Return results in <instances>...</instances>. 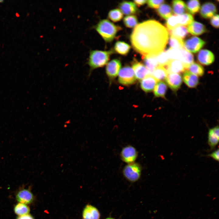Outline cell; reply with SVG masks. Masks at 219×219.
Instances as JSON below:
<instances>
[{"label":"cell","mask_w":219,"mask_h":219,"mask_svg":"<svg viewBox=\"0 0 219 219\" xmlns=\"http://www.w3.org/2000/svg\"><path fill=\"white\" fill-rule=\"evenodd\" d=\"M169 35L167 29L159 22L148 20L135 26L130 40L134 49L142 56L157 55L164 50Z\"/></svg>","instance_id":"cell-1"},{"label":"cell","mask_w":219,"mask_h":219,"mask_svg":"<svg viewBox=\"0 0 219 219\" xmlns=\"http://www.w3.org/2000/svg\"><path fill=\"white\" fill-rule=\"evenodd\" d=\"M93 27L106 42L112 41L117 33L122 29L106 19L100 20Z\"/></svg>","instance_id":"cell-2"},{"label":"cell","mask_w":219,"mask_h":219,"mask_svg":"<svg viewBox=\"0 0 219 219\" xmlns=\"http://www.w3.org/2000/svg\"><path fill=\"white\" fill-rule=\"evenodd\" d=\"M113 53V51L112 50H90L87 61V64L90 67V71L104 66L107 63L110 55Z\"/></svg>","instance_id":"cell-3"},{"label":"cell","mask_w":219,"mask_h":219,"mask_svg":"<svg viewBox=\"0 0 219 219\" xmlns=\"http://www.w3.org/2000/svg\"><path fill=\"white\" fill-rule=\"evenodd\" d=\"M142 169L140 163L134 162L126 165L123 169L122 173L126 179L130 182H134L140 179Z\"/></svg>","instance_id":"cell-4"},{"label":"cell","mask_w":219,"mask_h":219,"mask_svg":"<svg viewBox=\"0 0 219 219\" xmlns=\"http://www.w3.org/2000/svg\"><path fill=\"white\" fill-rule=\"evenodd\" d=\"M118 74L119 82L123 85L132 84L136 81L134 71L129 66H126L120 69Z\"/></svg>","instance_id":"cell-5"},{"label":"cell","mask_w":219,"mask_h":219,"mask_svg":"<svg viewBox=\"0 0 219 219\" xmlns=\"http://www.w3.org/2000/svg\"><path fill=\"white\" fill-rule=\"evenodd\" d=\"M138 156V152L133 146L128 145L122 149L120 154L121 160L127 164L135 162Z\"/></svg>","instance_id":"cell-6"},{"label":"cell","mask_w":219,"mask_h":219,"mask_svg":"<svg viewBox=\"0 0 219 219\" xmlns=\"http://www.w3.org/2000/svg\"><path fill=\"white\" fill-rule=\"evenodd\" d=\"M205 43L204 41L199 38L194 36L185 41L184 47L188 52L194 53L199 51Z\"/></svg>","instance_id":"cell-7"},{"label":"cell","mask_w":219,"mask_h":219,"mask_svg":"<svg viewBox=\"0 0 219 219\" xmlns=\"http://www.w3.org/2000/svg\"><path fill=\"white\" fill-rule=\"evenodd\" d=\"M165 80L168 86L174 92L179 88L182 82L181 75L178 73H168Z\"/></svg>","instance_id":"cell-8"},{"label":"cell","mask_w":219,"mask_h":219,"mask_svg":"<svg viewBox=\"0 0 219 219\" xmlns=\"http://www.w3.org/2000/svg\"><path fill=\"white\" fill-rule=\"evenodd\" d=\"M132 68L136 78L141 80L151 73L142 63L134 59L132 64Z\"/></svg>","instance_id":"cell-9"},{"label":"cell","mask_w":219,"mask_h":219,"mask_svg":"<svg viewBox=\"0 0 219 219\" xmlns=\"http://www.w3.org/2000/svg\"><path fill=\"white\" fill-rule=\"evenodd\" d=\"M16 198L19 203L26 204H30L34 200L32 193L29 189H22L18 191Z\"/></svg>","instance_id":"cell-10"},{"label":"cell","mask_w":219,"mask_h":219,"mask_svg":"<svg viewBox=\"0 0 219 219\" xmlns=\"http://www.w3.org/2000/svg\"><path fill=\"white\" fill-rule=\"evenodd\" d=\"M121 67V63L118 59H114L108 62L106 67L107 75L110 78H113L118 75Z\"/></svg>","instance_id":"cell-11"},{"label":"cell","mask_w":219,"mask_h":219,"mask_svg":"<svg viewBox=\"0 0 219 219\" xmlns=\"http://www.w3.org/2000/svg\"><path fill=\"white\" fill-rule=\"evenodd\" d=\"M219 132L218 125L209 129L208 133L207 143L210 148L209 151L213 150L218 144Z\"/></svg>","instance_id":"cell-12"},{"label":"cell","mask_w":219,"mask_h":219,"mask_svg":"<svg viewBox=\"0 0 219 219\" xmlns=\"http://www.w3.org/2000/svg\"><path fill=\"white\" fill-rule=\"evenodd\" d=\"M158 82L151 74H149L141 80V88L145 92H151L154 89Z\"/></svg>","instance_id":"cell-13"},{"label":"cell","mask_w":219,"mask_h":219,"mask_svg":"<svg viewBox=\"0 0 219 219\" xmlns=\"http://www.w3.org/2000/svg\"><path fill=\"white\" fill-rule=\"evenodd\" d=\"M197 59L201 64L208 65L212 63L214 60V56L213 53L207 50H202L198 53Z\"/></svg>","instance_id":"cell-14"},{"label":"cell","mask_w":219,"mask_h":219,"mask_svg":"<svg viewBox=\"0 0 219 219\" xmlns=\"http://www.w3.org/2000/svg\"><path fill=\"white\" fill-rule=\"evenodd\" d=\"M168 73H178L185 71V68L182 62L179 60H173L169 61L168 64L164 66Z\"/></svg>","instance_id":"cell-15"},{"label":"cell","mask_w":219,"mask_h":219,"mask_svg":"<svg viewBox=\"0 0 219 219\" xmlns=\"http://www.w3.org/2000/svg\"><path fill=\"white\" fill-rule=\"evenodd\" d=\"M216 12L217 9L215 5L212 3L207 2L201 6L200 13L203 18L208 19L213 17Z\"/></svg>","instance_id":"cell-16"},{"label":"cell","mask_w":219,"mask_h":219,"mask_svg":"<svg viewBox=\"0 0 219 219\" xmlns=\"http://www.w3.org/2000/svg\"><path fill=\"white\" fill-rule=\"evenodd\" d=\"M82 217L83 219H99L100 214L95 207L87 205L83 210Z\"/></svg>","instance_id":"cell-17"},{"label":"cell","mask_w":219,"mask_h":219,"mask_svg":"<svg viewBox=\"0 0 219 219\" xmlns=\"http://www.w3.org/2000/svg\"><path fill=\"white\" fill-rule=\"evenodd\" d=\"M119 7L122 13L130 15L135 13L137 9L135 4L130 1H123L120 3Z\"/></svg>","instance_id":"cell-18"},{"label":"cell","mask_w":219,"mask_h":219,"mask_svg":"<svg viewBox=\"0 0 219 219\" xmlns=\"http://www.w3.org/2000/svg\"><path fill=\"white\" fill-rule=\"evenodd\" d=\"M183 79L186 85L189 88H195L199 83L198 76L188 71H186L184 72Z\"/></svg>","instance_id":"cell-19"},{"label":"cell","mask_w":219,"mask_h":219,"mask_svg":"<svg viewBox=\"0 0 219 219\" xmlns=\"http://www.w3.org/2000/svg\"><path fill=\"white\" fill-rule=\"evenodd\" d=\"M187 30L188 32L193 35H201L207 31L204 25L195 21H193L188 26Z\"/></svg>","instance_id":"cell-20"},{"label":"cell","mask_w":219,"mask_h":219,"mask_svg":"<svg viewBox=\"0 0 219 219\" xmlns=\"http://www.w3.org/2000/svg\"><path fill=\"white\" fill-rule=\"evenodd\" d=\"M180 50L181 56L179 60L182 64L185 70H186L189 66L193 62V56L184 48Z\"/></svg>","instance_id":"cell-21"},{"label":"cell","mask_w":219,"mask_h":219,"mask_svg":"<svg viewBox=\"0 0 219 219\" xmlns=\"http://www.w3.org/2000/svg\"><path fill=\"white\" fill-rule=\"evenodd\" d=\"M145 66L151 73L158 65L156 58V55H148L142 56Z\"/></svg>","instance_id":"cell-22"},{"label":"cell","mask_w":219,"mask_h":219,"mask_svg":"<svg viewBox=\"0 0 219 219\" xmlns=\"http://www.w3.org/2000/svg\"><path fill=\"white\" fill-rule=\"evenodd\" d=\"M170 36H173L183 40L187 36L188 33L186 26L179 25L174 28L168 30Z\"/></svg>","instance_id":"cell-23"},{"label":"cell","mask_w":219,"mask_h":219,"mask_svg":"<svg viewBox=\"0 0 219 219\" xmlns=\"http://www.w3.org/2000/svg\"><path fill=\"white\" fill-rule=\"evenodd\" d=\"M131 47L127 43L123 41H118L114 45V49L118 54L126 56L129 52Z\"/></svg>","instance_id":"cell-24"},{"label":"cell","mask_w":219,"mask_h":219,"mask_svg":"<svg viewBox=\"0 0 219 219\" xmlns=\"http://www.w3.org/2000/svg\"><path fill=\"white\" fill-rule=\"evenodd\" d=\"M151 73L158 81H161L165 79L168 73L164 66L158 65Z\"/></svg>","instance_id":"cell-25"},{"label":"cell","mask_w":219,"mask_h":219,"mask_svg":"<svg viewBox=\"0 0 219 219\" xmlns=\"http://www.w3.org/2000/svg\"><path fill=\"white\" fill-rule=\"evenodd\" d=\"M167 90L166 84L162 81H158L154 89V93L156 97L165 98V95Z\"/></svg>","instance_id":"cell-26"},{"label":"cell","mask_w":219,"mask_h":219,"mask_svg":"<svg viewBox=\"0 0 219 219\" xmlns=\"http://www.w3.org/2000/svg\"><path fill=\"white\" fill-rule=\"evenodd\" d=\"M172 7L174 13L178 15L184 14L187 10L185 4L181 0H175L172 1Z\"/></svg>","instance_id":"cell-27"},{"label":"cell","mask_w":219,"mask_h":219,"mask_svg":"<svg viewBox=\"0 0 219 219\" xmlns=\"http://www.w3.org/2000/svg\"><path fill=\"white\" fill-rule=\"evenodd\" d=\"M157 12L161 17L165 19L170 17L172 14L171 8L166 4L160 5L157 9Z\"/></svg>","instance_id":"cell-28"},{"label":"cell","mask_w":219,"mask_h":219,"mask_svg":"<svg viewBox=\"0 0 219 219\" xmlns=\"http://www.w3.org/2000/svg\"><path fill=\"white\" fill-rule=\"evenodd\" d=\"M177 21L179 25L188 26L193 21V16L189 13L176 15Z\"/></svg>","instance_id":"cell-29"},{"label":"cell","mask_w":219,"mask_h":219,"mask_svg":"<svg viewBox=\"0 0 219 219\" xmlns=\"http://www.w3.org/2000/svg\"><path fill=\"white\" fill-rule=\"evenodd\" d=\"M187 10L190 13L194 14L198 12L200 8V4L198 0H189L186 5Z\"/></svg>","instance_id":"cell-30"},{"label":"cell","mask_w":219,"mask_h":219,"mask_svg":"<svg viewBox=\"0 0 219 219\" xmlns=\"http://www.w3.org/2000/svg\"><path fill=\"white\" fill-rule=\"evenodd\" d=\"M14 210L15 213L19 216L29 214L30 210V208L26 204L20 203L15 205Z\"/></svg>","instance_id":"cell-31"},{"label":"cell","mask_w":219,"mask_h":219,"mask_svg":"<svg viewBox=\"0 0 219 219\" xmlns=\"http://www.w3.org/2000/svg\"><path fill=\"white\" fill-rule=\"evenodd\" d=\"M186 70L196 76H202L204 73L203 68L200 64L196 63H192Z\"/></svg>","instance_id":"cell-32"},{"label":"cell","mask_w":219,"mask_h":219,"mask_svg":"<svg viewBox=\"0 0 219 219\" xmlns=\"http://www.w3.org/2000/svg\"><path fill=\"white\" fill-rule=\"evenodd\" d=\"M168 41L171 48L179 49L184 48V42L183 40L170 36Z\"/></svg>","instance_id":"cell-33"},{"label":"cell","mask_w":219,"mask_h":219,"mask_svg":"<svg viewBox=\"0 0 219 219\" xmlns=\"http://www.w3.org/2000/svg\"><path fill=\"white\" fill-rule=\"evenodd\" d=\"M123 21L126 26L129 28L135 27L138 23L137 18L134 15L125 16L123 18Z\"/></svg>","instance_id":"cell-34"},{"label":"cell","mask_w":219,"mask_h":219,"mask_svg":"<svg viewBox=\"0 0 219 219\" xmlns=\"http://www.w3.org/2000/svg\"><path fill=\"white\" fill-rule=\"evenodd\" d=\"M123 14L118 9H114L111 10L108 14V17L114 22L120 21L123 17Z\"/></svg>","instance_id":"cell-35"},{"label":"cell","mask_w":219,"mask_h":219,"mask_svg":"<svg viewBox=\"0 0 219 219\" xmlns=\"http://www.w3.org/2000/svg\"><path fill=\"white\" fill-rule=\"evenodd\" d=\"M169 58L170 60H179L181 56L180 49L170 48L165 51Z\"/></svg>","instance_id":"cell-36"},{"label":"cell","mask_w":219,"mask_h":219,"mask_svg":"<svg viewBox=\"0 0 219 219\" xmlns=\"http://www.w3.org/2000/svg\"><path fill=\"white\" fill-rule=\"evenodd\" d=\"M156 58L158 65L163 66L166 65L170 60L169 58L165 51H164L156 55Z\"/></svg>","instance_id":"cell-37"},{"label":"cell","mask_w":219,"mask_h":219,"mask_svg":"<svg viewBox=\"0 0 219 219\" xmlns=\"http://www.w3.org/2000/svg\"><path fill=\"white\" fill-rule=\"evenodd\" d=\"M165 26L168 30H171L179 26L177 22L176 15L171 16L168 18L165 23Z\"/></svg>","instance_id":"cell-38"},{"label":"cell","mask_w":219,"mask_h":219,"mask_svg":"<svg viewBox=\"0 0 219 219\" xmlns=\"http://www.w3.org/2000/svg\"><path fill=\"white\" fill-rule=\"evenodd\" d=\"M164 0H148L147 3L148 6L151 8L157 9L158 8L161 4L164 3Z\"/></svg>","instance_id":"cell-39"},{"label":"cell","mask_w":219,"mask_h":219,"mask_svg":"<svg viewBox=\"0 0 219 219\" xmlns=\"http://www.w3.org/2000/svg\"><path fill=\"white\" fill-rule=\"evenodd\" d=\"M210 23L214 27L218 28L219 27V15H215L212 17Z\"/></svg>","instance_id":"cell-40"},{"label":"cell","mask_w":219,"mask_h":219,"mask_svg":"<svg viewBox=\"0 0 219 219\" xmlns=\"http://www.w3.org/2000/svg\"><path fill=\"white\" fill-rule=\"evenodd\" d=\"M206 156L211 157L215 160L218 162L219 158V148H218L217 149L211 153L207 155Z\"/></svg>","instance_id":"cell-41"},{"label":"cell","mask_w":219,"mask_h":219,"mask_svg":"<svg viewBox=\"0 0 219 219\" xmlns=\"http://www.w3.org/2000/svg\"><path fill=\"white\" fill-rule=\"evenodd\" d=\"M16 219H34V218L31 215L28 214L22 216H19Z\"/></svg>","instance_id":"cell-42"},{"label":"cell","mask_w":219,"mask_h":219,"mask_svg":"<svg viewBox=\"0 0 219 219\" xmlns=\"http://www.w3.org/2000/svg\"><path fill=\"white\" fill-rule=\"evenodd\" d=\"M134 3L136 4L137 6H140L142 5H144L147 2V0H134Z\"/></svg>","instance_id":"cell-43"},{"label":"cell","mask_w":219,"mask_h":219,"mask_svg":"<svg viewBox=\"0 0 219 219\" xmlns=\"http://www.w3.org/2000/svg\"><path fill=\"white\" fill-rule=\"evenodd\" d=\"M4 2V0H0V3H3Z\"/></svg>","instance_id":"cell-44"},{"label":"cell","mask_w":219,"mask_h":219,"mask_svg":"<svg viewBox=\"0 0 219 219\" xmlns=\"http://www.w3.org/2000/svg\"><path fill=\"white\" fill-rule=\"evenodd\" d=\"M106 219H116L112 218V217H107Z\"/></svg>","instance_id":"cell-45"}]
</instances>
